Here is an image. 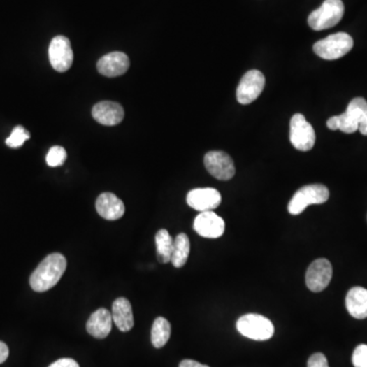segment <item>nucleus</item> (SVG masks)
<instances>
[{
	"label": "nucleus",
	"instance_id": "f257e3e1",
	"mask_svg": "<svg viewBox=\"0 0 367 367\" xmlns=\"http://www.w3.org/2000/svg\"><path fill=\"white\" fill-rule=\"evenodd\" d=\"M66 259L61 253H52L42 260L31 275L30 285L35 292H45L55 286L64 275Z\"/></svg>",
	"mask_w": 367,
	"mask_h": 367
},
{
	"label": "nucleus",
	"instance_id": "f03ea898",
	"mask_svg": "<svg viewBox=\"0 0 367 367\" xmlns=\"http://www.w3.org/2000/svg\"><path fill=\"white\" fill-rule=\"evenodd\" d=\"M366 115V100L362 97H356L351 100L344 113L330 117L326 122V126L331 131L340 130L346 134H352L359 130L360 124Z\"/></svg>",
	"mask_w": 367,
	"mask_h": 367
},
{
	"label": "nucleus",
	"instance_id": "7ed1b4c3",
	"mask_svg": "<svg viewBox=\"0 0 367 367\" xmlns=\"http://www.w3.org/2000/svg\"><path fill=\"white\" fill-rule=\"evenodd\" d=\"M344 13L342 0H324L320 8L309 15V27L315 31L333 28L341 22Z\"/></svg>",
	"mask_w": 367,
	"mask_h": 367
},
{
	"label": "nucleus",
	"instance_id": "20e7f679",
	"mask_svg": "<svg viewBox=\"0 0 367 367\" xmlns=\"http://www.w3.org/2000/svg\"><path fill=\"white\" fill-rule=\"evenodd\" d=\"M330 191L322 184L307 185L294 194L288 204L290 215H298L303 213L311 204H322L328 201Z\"/></svg>",
	"mask_w": 367,
	"mask_h": 367
},
{
	"label": "nucleus",
	"instance_id": "39448f33",
	"mask_svg": "<svg viewBox=\"0 0 367 367\" xmlns=\"http://www.w3.org/2000/svg\"><path fill=\"white\" fill-rule=\"evenodd\" d=\"M353 45V38L347 33L340 32L319 40L313 45V51L322 59L333 61L346 55Z\"/></svg>",
	"mask_w": 367,
	"mask_h": 367
},
{
	"label": "nucleus",
	"instance_id": "423d86ee",
	"mask_svg": "<svg viewBox=\"0 0 367 367\" xmlns=\"http://www.w3.org/2000/svg\"><path fill=\"white\" fill-rule=\"evenodd\" d=\"M237 330L244 337L255 341H266L275 333V326L268 318L260 315H243L237 322Z\"/></svg>",
	"mask_w": 367,
	"mask_h": 367
},
{
	"label": "nucleus",
	"instance_id": "0eeeda50",
	"mask_svg": "<svg viewBox=\"0 0 367 367\" xmlns=\"http://www.w3.org/2000/svg\"><path fill=\"white\" fill-rule=\"evenodd\" d=\"M315 129L306 121L305 117L301 113H296L291 119L290 122V141L297 150H311L315 146Z\"/></svg>",
	"mask_w": 367,
	"mask_h": 367
},
{
	"label": "nucleus",
	"instance_id": "6e6552de",
	"mask_svg": "<svg viewBox=\"0 0 367 367\" xmlns=\"http://www.w3.org/2000/svg\"><path fill=\"white\" fill-rule=\"evenodd\" d=\"M266 86L264 73L251 70L245 73L237 88V100L239 103L247 106L257 100Z\"/></svg>",
	"mask_w": 367,
	"mask_h": 367
},
{
	"label": "nucleus",
	"instance_id": "1a4fd4ad",
	"mask_svg": "<svg viewBox=\"0 0 367 367\" xmlns=\"http://www.w3.org/2000/svg\"><path fill=\"white\" fill-rule=\"evenodd\" d=\"M49 61L57 72L70 70L73 62V52L70 40L64 36H57L51 40L48 49Z\"/></svg>",
	"mask_w": 367,
	"mask_h": 367
},
{
	"label": "nucleus",
	"instance_id": "9d476101",
	"mask_svg": "<svg viewBox=\"0 0 367 367\" xmlns=\"http://www.w3.org/2000/svg\"><path fill=\"white\" fill-rule=\"evenodd\" d=\"M204 166L213 177L220 181H229L235 175L236 168L232 157L224 151L206 153Z\"/></svg>",
	"mask_w": 367,
	"mask_h": 367
},
{
	"label": "nucleus",
	"instance_id": "9b49d317",
	"mask_svg": "<svg viewBox=\"0 0 367 367\" xmlns=\"http://www.w3.org/2000/svg\"><path fill=\"white\" fill-rule=\"evenodd\" d=\"M333 277V266L328 259L320 258L309 266L306 273V286L312 292L324 291Z\"/></svg>",
	"mask_w": 367,
	"mask_h": 367
},
{
	"label": "nucleus",
	"instance_id": "f8f14e48",
	"mask_svg": "<svg viewBox=\"0 0 367 367\" xmlns=\"http://www.w3.org/2000/svg\"><path fill=\"white\" fill-rule=\"evenodd\" d=\"M224 220L213 210L200 213L194 220L195 232L208 239H217L224 235Z\"/></svg>",
	"mask_w": 367,
	"mask_h": 367
},
{
	"label": "nucleus",
	"instance_id": "ddd939ff",
	"mask_svg": "<svg viewBox=\"0 0 367 367\" xmlns=\"http://www.w3.org/2000/svg\"><path fill=\"white\" fill-rule=\"evenodd\" d=\"M222 195L213 188H198L187 195V203L195 210L203 213L219 208Z\"/></svg>",
	"mask_w": 367,
	"mask_h": 367
},
{
	"label": "nucleus",
	"instance_id": "4468645a",
	"mask_svg": "<svg viewBox=\"0 0 367 367\" xmlns=\"http://www.w3.org/2000/svg\"><path fill=\"white\" fill-rule=\"evenodd\" d=\"M130 68V59L121 51L108 53L97 62L98 72L106 77L113 78L124 75Z\"/></svg>",
	"mask_w": 367,
	"mask_h": 367
},
{
	"label": "nucleus",
	"instance_id": "2eb2a0df",
	"mask_svg": "<svg viewBox=\"0 0 367 367\" xmlns=\"http://www.w3.org/2000/svg\"><path fill=\"white\" fill-rule=\"evenodd\" d=\"M92 117L104 126H115L124 120V111L117 102L101 101L93 106Z\"/></svg>",
	"mask_w": 367,
	"mask_h": 367
},
{
	"label": "nucleus",
	"instance_id": "dca6fc26",
	"mask_svg": "<svg viewBox=\"0 0 367 367\" xmlns=\"http://www.w3.org/2000/svg\"><path fill=\"white\" fill-rule=\"evenodd\" d=\"M96 210L103 219L117 220L124 215V204L113 193H102L96 200Z\"/></svg>",
	"mask_w": 367,
	"mask_h": 367
},
{
	"label": "nucleus",
	"instance_id": "f3484780",
	"mask_svg": "<svg viewBox=\"0 0 367 367\" xmlns=\"http://www.w3.org/2000/svg\"><path fill=\"white\" fill-rule=\"evenodd\" d=\"M113 326L111 312L106 308L97 309L87 322V331L96 339H104L110 335Z\"/></svg>",
	"mask_w": 367,
	"mask_h": 367
},
{
	"label": "nucleus",
	"instance_id": "a211bd4d",
	"mask_svg": "<svg viewBox=\"0 0 367 367\" xmlns=\"http://www.w3.org/2000/svg\"><path fill=\"white\" fill-rule=\"evenodd\" d=\"M111 317L120 331H129L134 326L132 305L126 298H117L113 303Z\"/></svg>",
	"mask_w": 367,
	"mask_h": 367
},
{
	"label": "nucleus",
	"instance_id": "6ab92c4d",
	"mask_svg": "<svg viewBox=\"0 0 367 367\" xmlns=\"http://www.w3.org/2000/svg\"><path fill=\"white\" fill-rule=\"evenodd\" d=\"M346 307L351 317L356 319L367 317V290L362 287H354L346 296Z\"/></svg>",
	"mask_w": 367,
	"mask_h": 367
},
{
	"label": "nucleus",
	"instance_id": "aec40b11",
	"mask_svg": "<svg viewBox=\"0 0 367 367\" xmlns=\"http://www.w3.org/2000/svg\"><path fill=\"white\" fill-rule=\"evenodd\" d=\"M190 253V240L186 233H179L173 240L171 262L175 268H183Z\"/></svg>",
	"mask_w": 367,
	"mask_h": 367
},
{
	"label": "nucleus",
	"instance_id": "412c9836",
	"mask_svg": "<svg viewBox=\"0 0 367 367\" xmlns=\"http://www.w3.org/2000/svg\"><path fill=\"white\" fill-rule=\"evenodd\" d=\"M171 333V328L168 320L164 317H157L151 329V342L153 346L157 349L166 346L170 340Z\"/></svg>",
	"mask_w": 367,
	"mask_h": 367
},
{
	"label": "nucleus",
	"instance_id": "4be33fe9",
	"mask_svg": "<svg viewBox=\"0 0 367 367\" xmlns=\"http://www.w3.org/2000/svg\"><path fill=\"white\" fill-rule=\"evenodd\" d=\"M157 242V258L160 264H168L171 259L173 240L166 229H161L155 236Z\"/></svg>",
	"mask_w": 367,
	"mask_h": 367
},
{
	"label": "nucleus",
	"instance_id": "5701e85b",
	"mask_svg": "<svg viewBox=\"0 0 367 367\" xmlns=\"http://www.w3.org/2000/svg\"><path fill=\"white\" fill-rule=\"evenodd\" d=\"M29 139H30V134L28 131L24 127L17 126L13 129L12 134L6 139V143L10 148H19Z\"/></svg>",
	"mask_w": 367,
	"mask_h": 367
},
{
	"label": "nucleus",
	"instance_id": "b1692460",
	"mask_svg": "<svg viewBox=\"0 0 367 367\" xmlns=\"http://www.w3.org/2000/svg\"><path fill=\"white\" fill-rule=\"evenodd\" d=\"M66 160V151L64 147L53 146L49 149L46 155V162L50 168H57L64 164Z\"/></svg>",
	"mask_w": 367,
	"mask_h": 367
},
{
	"label": "nucleus",
	"instance_id": "393cba45",
	"mask_svg": "<svg viewBox=\"0 0 367 367\" xmlns=\"http://www.w3.org/2000/svg\"><path fill=\"white\" fill-rule=\"evenodd\" d=\"M354 367H367V345L361 344L356 347L352 355Z\"/></svg>",
	"mask_w": 367,
	"mask_h": 367
},
{
	"label": "nucleus",
	"instance_id": "a878e982",
	"mask_svg": "<svg viewBox=\"0 0 367 367\" xmlns=\"http://www.w3.org/2000/svg\"><path fill=\"white\" fill-rule=\"evenodd\" d=\"M307 367H330L328 359L322 353H315L309 357Z\"/></svg>",
	"mask_w": 367,
	"mask_h": 367
},
{
	"label": "nucleus",
	"instance_id": "bb28decb",
	"mask_svg": "<svg viewBox=\"0 0 367 367\" xmlns=\"http://www.w3.org/2000/svg\"><path fill=\"white\" fill-rule=\"evenodd\" d=\"M48 367H80L77 361L72 359V358H62V359L57 360L53 362Z\"/></svg>",
	"mask_w": 367,
	"mask_h": 367
},
{
	"label": "nucleus",
	"instance_id": "cd10ccee",
	"mask_svg": "<svg viewBox=\"0 0 367 367\" xmlns=\"http://www.w3.org/2000/svg\"><path fill=\"white\" fill-rule=\"evenodd\" d=\"M10 355V350H8V345L6 343L0 341V364L6 361V359Z\"/></svg>",
	"mask_w": 367,
	"mask_h": 367
},
{
	"label": "nucleus",
	"instance_id": "c85d7f7f",
	"mask_svg": "<svg viewBox=\"0 0 367 367\" xmlns=\"http://www.w3.org/2000/svg\"><path fill=\"white\" fill-rule=\"evenodd\" d=\"M179 367H209L206 364H199V362L195 361V360L185 359L180 364Z\"/></svg>",
	"mask_w": 367,
	"mask_h": 367
},
{
	"label": "nucleus",
	"instance_id": "c756f323",
	"mask_svg": "<svg viewBox=\"0 0 367 367\" xmlns=\"http://www.w3.org/2000/svg\"><path fill=\"white\" fill-rule=\"evenodd\" d=\"M359 131L362 135L367 136V115L359 126Z\"/></svg>",
	"mask_w": 367,
	"mask_h": 367
}]
</instances>
